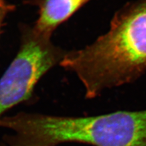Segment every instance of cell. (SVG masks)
Masks as SVG:
<instances>
[{"instance_id":"277c9868","label":"cell","mask_w":146,"mask_h":146,"mask_svg":"<svg viewBox=\"0 0 146 146\" xmlns=\"http://www.w3.org/2000/svg\"><path fill=\"white\" fill-rule=\"evenodd\" d=\"M91 0H26L24 3L38 8V18L33 25L36 31L52 36L60 25Z\"/></svg>"},{"instance_id":"8992f818","label":"cell","mask_w":146,"mask_h":146,"mask_svg":"<svg viewBox=\"0 0 146 146\" xmlns=\"http://www.w3.org/2000/svg\"><path fill=\"white\" fill-rule=\"evenodd\" d=\"M0 146H8L7 144H5L4 142L2 141H0Z\"/></svg>"},{"instance_id":"7a4b0ae2","label":"cell","mask_w":146,"mask_h":146,"mask_svg":"<svg viewBox=\"0 0 146 146\" xmlns=\"http://www.w3.org/2000/svg\"><path fill=\"white\" fill-rule=\"evenodd\" d=\"M16 146H146V110L91 116H62L21 112L14 120Z\"/></svg>"},{"instance_id":"5b68a950","label":"cell","mask_w":146,"mask_h":146,"mask_svg":"<svg viewBox=\"0 0 146 146\" xmlns=\"http://www.w3.org/2000/svg\"><path fill=\"white\" fill-rule=\"evenodd\" d=\"M16 5L9 3L6 0H0V32L3 23L9 14L16 10Z\"/></svg>"},{"instance_id":"3957f363","label":"cell","mask_w":146,"mask_h":146,"mask_svg":"<svg viewBox=\"0 0 146 146\" xmlns=\"http://www.w3.org/2000/svg\"><path fill=\"white\" fill-rule=\"evenodd\" d=\"M21 44L15 58L0 78V118L16 106L31 99L40 79L59 64L66 51L33 27L21 24Z\"/></svg>"},{"instance_id":"6da1fadb","label":"cell","mask_w":146,"mask_h":146,"mask_svg":"<svg viewBox=\"0 0 146 146\" xmlns=\"http://www.w3.org/2000/svg\"><path fill=\"white\" fill-rule=\"evenodd\" d=\"M59 65L77 76L87 98L136 81L146 72V0L124 5L107 32L83 48L67 51Z\"/></svg>"}]
</instances>
